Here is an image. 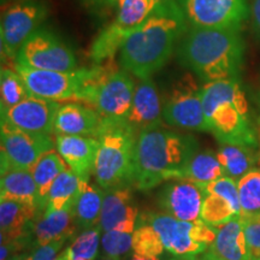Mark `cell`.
<instances>
[{
	"label": "cell",
	"instance_id": "cell-49",
	"mask_svg": "<svg viewBox=\"0 0 260 260\" xmlns=\"http://www.w3.org/2000/svg\"><path fill=\"white\" fill-rule=\"evenodd\" d=\"M3 2H5V0H3ZM18 2H21V0H18Z\"/></svg>",
	"mask_w": 260,
	"mask_h": 260
},
{
	"label": "cell",
	"instance_id": "cell-38",
	"mask_svg": "<svg viewBox=\"0 0 260 260\" xmlns=\"http://www.w3.org/2000/svg\"><path fill=\"white\" fill-rule=\"evenodd\" d=\"M70 237H61L46 245L38 247L31 253V260H58L61 249Z\"/></svg>",
	"mask_w": 260,
	"mask_h": 260
},
{
	"label": "cell",
	"instance_id": "cell-3",
	"mask_svg": "<svg viewBox=\"0 0 260 260\" xmlns=\"http://www.w3.org/2000/svg\"><path fill=\"white\" fill-rule=\"evenodd\" d=\"M199 144L184 135L161 126L140 133L135 147L134 188L148 191L164 182L181 180Z\"/></svg>",
	"mask_w": 260,
	"mask_h": 260
},
{
	"label": "cell",
	"instance_id": "cell-47",
	"mask_svg": "<svg viewBox=\"0 0 260 260\" xmlns=\"http://www.w3.org/2000/svg\"><path fill=\"white\" fill-rule=\"evenodd\" d=\"M198 260H205V259H203V258H201V256H199V258H198Z\"/></svg>",
	"mask_w": 260,
	"mask_h": 260
},
{
	"label": "cell",
	"instance_id": "cell-30",
	"mask_svg": "<svg viewBox=\"0 0 260 260\" xmlns=\"http://www.w3.org/2000/svg\"><path fill=\"white\" fill-rule=\"evenodd\" d=\"M241 216H260V168H254L237 180Z\"/></svg>",
	"mask_w": 260,
	"mask_h": 260
},
{
	"label": "cell",
	"instance_id": "cell-10",
	"mask_svg": "<svg viewBox=\"0 0 260 260\" xmlns=\"http://www.w3.org/2000/svg\"><path fill=\"white\" fill-rule=\"evenodd\" d=\"M15 64L38 70L70 71L79 69L74 51L56 34L38 29L18 51Z\"/></svg>",
	"mask_w": 260,
	"mask_h": 260
},
{
	"label": "cell",
	"instance_id": "cell-33",
	"mask_svg": "<svg viewBox=\"0 0 260 260\" xmlns=\"http://www.w3.org/2000/svg\"><path fill=\"white\" fill-rule=\"evenodd\" d=\"M165 251L160 237L151 224L142 220L133 233V252L144 256L160 258Z\"/></svg>",
	"mask_w": 260,
	"mask_h": 260
},
{
	"label": "cell",
	"instance_id": "cell-41",
	"mask_svg": "<svg viewBox=\"0 0 260 260\" xmlns=\"http://www.w3.org/2000/svg\"><path fill=\"white\" fill-rule=\"evenodd\" d=\"M129 260H161L160 258H154V256H144L136 254V253L133 252V254L129 256Z\"/></svg>",
	"mask_w": 260,
	"mask_h": 260
},
{
	"label": "cell",
	"instance_id": "cell-4",
	"mask_svg": "<svg viewBox=\"0 0 260 260\" xmlns=\"http://www.w3.org/2000/svg\"><path fill=\"white\" fill-rule=\"evenodd\" d=\"M203 105L209 132L220 144L256 148L258 138L249 119V105L239 79L204 83Z\"/></svg>",
	"mask_w": 260,
	"mask_h": 260
},
{
	"label": "cell",
	"instance_id": "cell-42",
	"mask_svg": "<svg viewBox=\"0 0 260 260\" xmlns=\"http://www.w3.org/2000/svg\"><path fill=\"white\" fill-rule=\"evenodd\" d=\"M92 2L96 3V4L99 5H106V6H110V5H115L118 3V0H92Z\"/></svg>",
	"mask_w": 260,
	"mask_h": 260
},
{
	"label": "cell",
	"instance_id": "cell-15",
	"mask_svg": "<svg viewBox=\"0 0 260 260\" xmlns=\"http://www.w3.org/2000/svg\"><path fill=\"white\" fill-rule=\"evenodd\" d=\"M206 190L203 184L193 181L181 180L169 181L159 194L158 203L165 213L184 222H197L201 219V209Z\"/></svg>",
	"mask_w": 260,
	"mask_h": 260
},
{
	"label": "cell",
	"instance_id": "cell-2",
	"mask_svg": "<svg viewBox=\"0 0 260 260\" xmlns=\"http://www.w3.org/2000/svg\"><path fill=\"white\" fill-rule=\"evenodd\" d=\"M177 58L204 83L237 79L245 58L241 29L189 27L177 46Z\"/></svg>",
	"mask_w": 260,
	"mask_h": 260
},
{
	"label": "cell",
	"instance_id": "cell-46",
	"mask_svg": "<svg viewBox=\"0 0 260 260\" xmlns=\"http://www.w3.org/2000/svg\"><path fill=\"white\" fill-rule=\"evenodd\" d=\"M259 141H260V116H259Z\"/></svg>",
	"mask_w": 260,
	"mask_h": 260
},
{
	"label": "cell",
	"instance_id": "cell-32",
	"mask_svg": "<svg viewBox=\"0 0 260 260\" xmlns=\"http://www.w3.org/2000/svg\"><path fill=\"white\" fill-rule=\"evenodd\" d=\"M30 95L27 84L16 70L9 68H2L0 71V100H2V110L9 109Z\"/></svg>",
	"mask_w": 260,
	"mask_h": 260
},
{
	"label": "cell",
	"instance_id": "cell-48",
	"mask_svg": "<svg viewBox=\"0 0 260 260\" xmlns=\"http://www.w3.org/2000/svg\"><path fill=\"white\" fill-rule=\"evenodd\" d=\"M119 2H122V0H118V3H119ZM118 3H117V4H118Z\"/></svg>",
	"mask_w": 260,
	"mask_h": 260
},
{
	"label": "cell",
	"instance_id": "cell-17",
	"mask_svg": "<svg viewBox=\"0 0 260 260\" xmlns=\"http://www.w3.org/2000/svg\"><path fill=\"white\" fill-rule=\"evenodd\" d=\"M38 216V210L30 205L14 200L0 201V230L2 243L11 251V255L31 243L32 223Z\"/></svg>",
	"mask_w": 260,
	"mask_h": 260
},
{
	"label": "cell",
	"instance_id": "cell-45",
	"mask_svg": "<svg viewBox=\"0 0 260 260\" xmlns=\"http://www.w3.org/2000/svg\"><path fill=\"white\" fill-rule=\"evenodd\" d=\"M103 260H121V259H118V258H104Z\"/></svg>",
	"mask_w": 260,
	"mask_h": 260
},
{
	"label": "cell",
	"instance_id": "cell-26",
	"mask_svg": "<svg viewBox=\"0 0 260 260\" xmlns=\"http://www.w3.org/2000/svg\"><path fill=\"white\" fill-rule=\"evenodd\" d=\"M0 198L2 200L19 201L38 210L37 183L30 170L10 169L3 172L0 180Z\"/></svg>",
	"mask_w": 260,
	"mask_h": 260
},
{
	"label": "cell",
	"instance_id": "cell-6",
	"mask_svg": "<svg viewBox=\"0 0 260 260\" xmlns=\"http://www.w3.org/2000/svg\"><path fill=\"white\" fill-rule=\"evenodd\" d=\"M136 83L125 70H99L93 79L86 83L79 103L93 107L103 117L105 124H122L132 107Z\"/></svg>",
	"mask_w": 260,
	"mask_h": 260
},
{
	"label": "cell",
	"instance_id": "cell-28",
	"mask_svg": "<svg viewBox=\"0 0 260 260\" xmlns=\"http://www.w3.org/2000/svg\"><path fill=\"white\" fill-rule=\"evenodd\" d=\"M222 176H225V175H224V170L217 153L212 151H203L198 152L191 158L184 170L183 178L206 186Z\"/></svg>",
	"mask_w": 260,
	"mask_h": 260
},
{
	"label": "cell",
	"instance_id": "cell-37",
	"mask_svg": "<svg viewBox=\"0 0 260 260\" xmlns=\"http://www.w3.org/2000/svg\"><path fill=\"white\" fill-rule=\"evenodd\" d=\"M252 260L260 259V216L241 217Z\"/></svg>",
	"mask_w": 260,
	"mask_h": 260
},
{
	"label": "cell",
	"instance_id": "cell-31",
	"mask_svg": "<svg viewBox=\"0 0 260 260\" xmlns=\"http://www.w3.org/2000/svg\"><path fill=\"white\" fill-rule=\"evenodd\" d=\"M241 216L229 200L218 194L207 193L205 198L203 209H201V219L210 225L218 228L230 220L239 218Z\"/></svg>",
	"mask_w": 260,
	"mask_h": 260
},
{
	"label": "cell",
	"instance_id": "cell-16",
	"mask_svg": "<svg viewBox=\"0 0 260 260\" xmlns=\"http://www.w3.org/2000/svg\"><path fill=\"white\" fill-rule=\"evenodd\" d=\"M59 103L29 96L17 105L2 110V121L34 134L51 135Z\"/></svg>",
	"mask_w": 260,
	"mask_h": 260
},
{
	"label": "cell",
	"instance_id": "cell-40",
	"mask_svg": "<svg viewBox=\"0 0 260 260\" xmlns=\"http://www.w3.org/2000/svg\"><path fill=\"white\" fill-rule=\"evenodd\" d=\"M9 260H31V254L30 253H17Z\"/></svg>",
	"mask_w": 260,
	"mask_h": 260
},
{
	"label": "cell",
	"instance_id": "cell-29",
	"mask_svg": "<svg viewBox=\"0 0 260 260\" xmlns=\"http://www.w3.org/2000/svg\"><path fill=\"white\" fill-rule=\"evenodd\" d=\"M80 182L81 178L70 169L61 172L52 184L46 210H61L74 203L79 194Z\"/></svg>",
	"mask_w": 260,
	"mask_h": 260
},
{
	"label": "cell",
	"instance_id": "cell-5",
	"mask_svg": "<svg viewBox=\"0 0 260 260\" xmlns=\"http://www.w3.org/2000/svg\"><path fill=\"white\" fill-rule=\"evenodd\" d=\"M136 140L138 135L125 123L105 124L93 174L104 190L134 187Z\"/></svg>",
	"mask_w": 260,
	"mask_h": 260
},
{
	"label": "cell",
	"instance_id": "cell-44",
	"mask_svg": "<svg viewBox=\"0 0 260 260\" xmlns=\"http://www.w3.org/2000/svg\"><path fill=\"white\" fill-rule=\"evenodd\" d=\"M154 2H155V8H158V6L169 4V3L174 2V0H154Z\"/></svg>",
	"mask_w": 260,
	"mask_h": 260
},
{
	"label": "cell",
	"instance_id": "cell-25",
	"mask_svg": "<svg viewBox=\"0 0 260 260\" xmlns=\"http://www.w3.org/2000/svg\"><path fill=\"white\" fill-rule=\"evenodd\" d=\"M68 169L69 167H68L67 162L54 149L42 155L35 164V167L32 168L31 174L34 176L35 183H37L38 191V214L45 212L52 184L61 172L68 170Z\"/></svg>",
	"mask_w": 260,
	"mask_h": 260
},
{
	"label": "cell",
	"instance_id": "cell-34",
	"mask_svg": "<svg viewBox=\"0 0 260 260\" xmlns=\"http://www.w3.org/2000/svg\"><path fill=\"white\" fill-rule=\"evenodd\" d=\"M100 243V229L94 226L92 229L84 230L76 239L73 240L64 251L60 252L61 258H73V256H81V258L95 260L99 252Z\"/></svg>",
	"mask_w": 260,
	"mask_h": 260
},
{
	"label": "cell",
	"instance_id": "cell-50",
	"mask_svg": "<svg viewBox=\"0 0 260 260\" xmlns=\"http://www.w3.org/2000/svg\"><path fill=\"white\" fill-rule=\"evenodd\" d=\"M255 260H260V259H255Z\"/></svg>",
	"mask_w": 260,
	"mask_h": 260
},
{
	"label": "cell",
	"instance_id": "cell-9",
	"mask_svg": "<svg viewBox=\"0 0 260 260\" xmlns=\"http://www.w3.org/2000/svg\"><path fill=\"white\" fill-rule=\"evenodd\" d=\"M162 119L180 129L209 132L203 105V86L191 75L183 76L172 87L162 104Z\"/></svg>",
	"mask_w": 260,
	"mask_h": 260
},
{
	"label": "cell",
	"instance_id": "cell-7",
	"mask_svg": "<svg viewBox=\"0 0 260 260\" xmlns=\"http://www.w3.org/2000/svg\"><path fill=\"white\" fill-rule=\"evenodd\" d=\"M111 24L104 28L92 42L89 57L99 64L116 56L124 41L142 25L155 10L154 0H122Z\"/></svg>",
	"mask_w": 260,
	"mask_h": 260
},
{
	"label": "cell",
	"instance_id": "cell-21",
	"mask_svg": "<svg viewBox=\"0 0 260 260\" xmlns=\"http://www.w3.org/2000/svg\"><path fill=\"white\" fill-rule=\"evenodd\" d=\"M99 146L100 141L96 138L71 135L56 136L57 152L61 155L70 170H73L81 180L89 181L90 175L94 174Z\"/></svg>",
	"mask_w": 260,
	"mask_h": 260
},
{
	"label": "cell",
	"instance_id": "cell-18",
	"mask_svg": "<svg viewBox=\"0 0 260 260\" xmlns=\"http://www.w3.org/2000/svg\"><path fill=\"white\" fill-rule=\"evenodd\" d=\"M140 218L130 188H113L104 190L102 212L98 228L100 232H116L133 234Z\"/></svg>",
	"mask_w": 260,
	"mask_h": 260
},
{
	"label": "cell",
	"instance_id": "cell-22",
	"mask_svg": "<svg viewBox=\"0 0 260 260\" xmlns=\"http://www.w3.org/2000/svg\"><path fill=\"white\" fill-rule=\"evenodd\" d=\"M201 258L205 260H252L241 217L217 228V236Z\"/></svg>",
	"mask_w": 260,
	"mask_h": 260
},
{
	"label": "cell",
	"instance_id": "cell-8",
	"mask_svg": "<svg viewBox=\"0 0 260 260\" xmlns=\"http://www.w3.org/2000/svg\"><path fill=\"white\" fill-rule=\"evenodd\" d=\"M102 67L70 71L38 70L15 64L31 96L52 102H79L86 83L99 73Z\"/></svg>",
	"mask_w": 260,
	"mask_h": 260
},
{
	"label": "cell",
	"instance_id": "cell-39",
	"mask_svg": "<svg viewBox=\"0 0 260 260\" xmlns=\"http://www.w3.org/2000/svg\"><path fill=\"white\" fill-rule=\"evenodd\" d=\"M251 12H252V18H253V24H254V29L260 37V0H252Z\"/></svg>",
	"mask_w": 260,
	"mask_h": 260
},
{
	"label": "cell",
	"instance_id": "cell-35",
	"mask_svg": "<svg viewBox=\"0 0 260 260\" xmlns=\"http://www.w3.org/2000/svg\"><path fill=\"white\" fill-rule=\"evenodd\" d=\"M133 249V234L111 230L102 236V251L104 258L121 259Z\"/></svg>",
	"mask_w": 260,
	"mask_h": 260
},
{
	"label": "cell",
	"instance_id": "cell-36",
	"mask_svg": "<svg viewBox=\"0 0 260 260\" xmlns=\"http://www.w3.org/2000/svg\"><path fill=\"white\" fill-rule=\"evenodd\" d=\"M205 190L206 193L218 194L225 198L232 203L237 210L241 212V206H240V198H239V188H237V182L234 178L229 176H222L217 180L206 184Z\"/></svg>",
	"mask_w": 260,
	"mask_h": 260
},
{
	"label": "cell",
	"instance_id": "cell-14",
	"mask_svg": "<svg viewBox=\"0 0 260 260\" xmlns=\"http://www.w3.org/2000/svg\"><path fill=\"white\" fill-rule=\"evenodd\" d=\"M146 222L160 237L165 251L175 256H199L207 247L198 241L197 222H184L169 213H148Z\"/></svg>",
	"mask_w": 260,
	"mask_h": 260
},
{
	"label": "cell",
	"instance_id": "cell-19",
	"mask_svg": "<svg viewBox=\"0 0 260 260\" xmlns=\"http://www.w3.org/2000/svg\"><path fill=\"white\" fill-rule=\"evenodd\" d=\"M105 130V121L93 107L79 102L60 104L53 123L56 135L87 136L99 139Z\"/></svg>",
	"mask_w": 260,
	"mask_h": 260
},
{
	"label": "cell",
	"instance_id": "cell-1",
	"mask_svg": "<svg viewBox=\"0 0 260 260\" xmlns=\"http://www.w3.org/2000/svg\"><path fill=\"white\" fill-rule=\"evenodd\" d=\"M187 29L177 0L155 8L147 21L123 44L119 51L123 70L140 81L152 79L172 56Z\"/></svg>",
	"mask_w": 260,
	"mask_h": 260
},
{
	"label": "cell",
	"instance_id": "cell-11",
	"mask_svg": "<svg viewBox=\"0 0 260 260\" xmlns=\"http://www.w3.org/2000/svg\"><path fill=\"white\" fill-rule=\"evenodd\" d=\"M48 15L45 3L21 0L6 10L0 24L3 57L14 59L24 42L38 30Z\"/></svg>",
	"mask_w": 260,
	"mask_h": 260
},
{
	"label": "cell",
	"instance_id": "cell-43",
	"mask_svg": "<svg viewBox=\"0 0 260 260\" xmlns=\"http://www.w3.org/2000/svg\"><path fill=\"white\" fill-rule=\"evenodd\" d=\"M199 256H176V258L170 260H198Z\"/></svg>",
	"mask_w": 260,
	"mask_h": 260
},
{
	"label": "cell",
	"instance_id": "cell-12",
	"mask_svg": "<svg viewBox=\"0 0 260 260\" xmlns=\"http://www.w3.org/2000/svg\"><path fill=\"white\" fill-rule=\"evenodd\" d=\"M2 174L10 169L32 170L39 159L56 146L51 135L34 134L2 121Z\"/></svg>",
	"mask_w": 260,
	"mask_h": 260
},
{
	"label": "cell",
	"instance_id": "cell-23",
	"mask_svg": "<svg viewBox=\"0 0 260 260\" xmlns=\"http://www.w3.org/2000/svg\"><path fill=\"white\" fill-rule=\"evenodd\" d=\"M77 226L74 218V203L61 210H46L38 214L32 223V248L46 245L61 237H73Z\"/></svg>",
	"mask_w": 260,
	"mask_h": 260
},
{
	"label": "cell",
	"instance_id": "cell-24",
	"mask_svg": "<svg viewBox=\"0 0 260 260\" xmlns=\"http://www.w3.org/2000/svg\"><path fill=\"white\" fill-rule=\"evenodd\" d=\"M104 191L99 186L81 180L80 189L74 201V218L79 229L88 230L98 226L102 212Z\"/></svg>",
	"mask_w": 260,
	"mask_h": 260
},
{
	"label": "cell",
	"instance_id": "cell-27",
	"mask_svg": "<svg viewBox=\"0 0 260 260\" xmlns=\"http://www.w3.org/2000/svg\"><path fill=\"white\" fill-rule=\"evenodd\" d=\"M217 157L222 164L224 175L240 180L243 175L255 168L258 154L254 147L245 145L220 144Z\"/></svg>",
	"mask_w": 260,
	"mask_h": 260
},
{
	"label": "cell",
	"instance_id": "cell-20",
	"mask_svg": "<svg viewBox=\"0 0 260 260\" xmlns=\"http://www.w3.org/2000/svg\"><path fill=\"white\" fill-rule=\"evenodd\" d=\"M162 104L152 79L142 80L136 84L132 107L125 124L136 135L145 130L161 126Z\"/></svg>",
	"mask_w": 260,
	"mask_h": 260
},
{
	"label": "cell",
	"instance_id": "cell-13",
	"mask_svg": "<svg viewBox=\"0 0 260 260\" xmlns=\"http://www.w3.org/2000/svg\"><path fill=\"white\" fill-rule=\"evenodd\" d=\"M188 27L241 29L249 16L248 0H177Z\"/></svg>",
	"mask_w": 260,
	"mask_h": 260
}]
</instances>
